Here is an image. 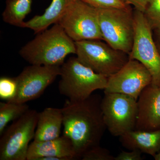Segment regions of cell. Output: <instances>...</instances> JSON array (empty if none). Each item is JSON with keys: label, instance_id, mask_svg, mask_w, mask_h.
<instances>
[{"label": "cell", "instance_id": "8fae6325", "mask_svg": "<svg viewBox=\"0 0 160 160\" xmlns=\"http://www.w3.org/2000/svg\"><path fill=\"white\" fill-rule=\"evenodd\" d=\"M151 82L148 69L137 60L129 59L116 73L108 78L104 93H122L138 100Z\"/></svg>", "mask_w": 160, "mask_h": 160}, {"label": "cell", "instance_id": "d4e9b609", "mask_svg": "<svg viewBox=\"0 0 160 160\" xmlns=\"http://www.w3.org/2000/svg\"><path fill=\"white\" fill-rule=\"evenodd\" d=\"M153 39L160 54V27L152 30Z\"/></svg>", "mask_w": 160, "mask_h": 160}, {"label": "cell", "instance_id": "e0dca14e", "mask_svg": "<svg viewBox=\"0 0 160 160\" xmlns=\"http://www.w3.org/2000/svg\"><path fill=\"white\" fill-rule=\"evenodd\" d=\"M32 0H6V7L2 13L5 23L24 28L26 16L31 11Z\"/></svg>", "mask_w": 160, "mask_h": 160}, {"label": "cell", "instance_id": "cb8c5ba5", "mask_svg": "<svg viewBox=\"0 0 160 160\" xmlns=\"http://www.w3.org/2000/svg\"><path fill=\"white\" fill-rule=\"evenodd\" d=\"M129 6H132L135 9L144 12L151 0H122Z\"/></svg>", "mask_w": 160, "mask_h": 160}, {"label": "cell", "instance_id": "7c38bea8", "mask_svg": "<svg viewBox=\"0 0 160 160\" xmlns=\"http://www.w3.org/2000/svg\"><path fill=\"white\" fill-rule=\"evenodd\" d=\"M136 130L151 131L160 129V87H146L138 99Z\"/></svg>", "mask_w": 160, "mask_h": 160}, {"label": "cell", "instance_id": "30bf717a", "mask_svg": "<svg viewBox=\"0 0 160 160\" xmlns=\"http://www.w3.org/2000/svg\"><path fill=\"white\" fill-rule=\"evenodd\" d=\"M61 66L31 65L24 68L16 77L17 93L11 102L26 103L39 98L60 76Z\"/></svg>", "mask_w": 160, "mask_h": 160}, {"label": "cell", "instance_id": "44dd1931", "mask_svg": "<svg viewBox=\"0 0 160 160\" xmlns=\"http://www.w3.org/2000/svg\"><path fill=\"white\" fill-rule=\"evenodd\" d=\"M114 158L108 149L100 146L86 151L81 158L83 160H114Z\"/></svg>", "mask_w": 160, "mask_h": 160}, {"label": "cell", "instance_id": "d6986e66", "mask_svg": "<svg viewBox=\"0 0 160 160\" xmlns=\"http://www.w3.org/2000/svg\"><path fill=\"white\" fill-rule=\"evenodd\" d=\"M18 85L15 78L2 77L0 78V98L7 102L13 101L16 96Z\"/></svg>", "mask_w": 160, "mask_h": 160}, {"label": "cell", "instance_id": "5b68a950", "mask_svg": "<svg viewBox=\"0 0 160 160\" xmlns=\"http://www.w3.org/2000/svg\"><path fill=\"white\" fill-rule=\"evenodd\" d=\"M75 44L79 61L107 78L116 73L129 60V54L114 49L102 40H82Z\"/></svg>", "mask_w": 160, "mask_h": 160}, {"label": "cell", "instance_id": "5bb4252c", "mask_svg": "<svg viewBox=\"0 0 160 160\" xmlns=\"http://www.w3.org/2000/svg\"><path fill=\"white\" fill-rule=\"evenodd\" d=\"M119 138L122 146L128 150H138L152 157L160 150V129L151 131L135 129Z\"/></svg>", "mask_w": 160, "mask_h": 160}, {"label": "cell", "instance_id": "277c9868", "mask_svg": "<svg viewBox=\"0 0 160 160\" xmlns=\"http://www.w3.org/2000/svg\"><path fill=\"white\" fill-rule=\"evenodd\" d=\"M96 9L103 40L114 49L129 54L134 35L133 11L131 7Z\"/></svg>", "mask_w": 160, "mask_h": 160}, {"label": "cell", "instance_id": "9c48e42d", "mask_svg": "<svg viewBox=\"0 0 160 160\" xmlns=\"http://www.w3.org/2000/svg\"><path fill=\"white\" fill-rule=\"evenodd\" d=\"M58 24L74 42L89 39L103 40L98 22L96 8L74 0Z\"/></svg>", "mask_w": 160, "mask_h": 160}, {"label": "cell", "instance_id": "6da1fadb", "mask_svg": "<svg viewBox=\"0 0 160 160\" xmlns=\"http://www.w3.org/2000/svg\"><path fill=\"white\" fill-rule=\"evenodd\" d=\"M102 98L93 94L81 101L67 99L62 108L63 135L69 138L79 159L96 146L107 129L102 107Z\"/></svg>", "mask_w": 160, "mask_h": 160}, {"label": "cell", "instance_id": "7402d4cb", "mask_svg": "<svg viewBox=\"0 0 160 160\" xmlns=\"http://www.w3.org/2000/svg\"><path fill=\"white\" fill-rule=\"evenodd\" d=\"M96 8H118L128 9L131 6L122 0H79Z\"/></svg>", "mask_w": 160, "mask_h": 160}, {"label": "cell", "instance_id": "52a82bcc", "mask_svg": "<svg viewBox=\"0 0 160 160\" xmlns=\"http://www.w3.org/2000/svg\"><path fill=\"white\" fill-rule=\"evenodd\" d=\"M101 107L107 129L115 137L136 129L138 115V100L119 93H104Z\"/></svg>", "mask_w": 160, "mask_h": 160}, {"label": "cell", "instance_id": "8992f818", "mask_svg": "<svg viewBox=\"0 0 160 160\" xmlns=\"http://www.w3.org/2000/svg\"><path fill=\"white\" fill-rule=\"evenodd\" d=\"M38 112L29 109L5 129L0 139V160H26L34 139Z\"/></svg>", "mask_w": 160, "mask_h": 160}, {"label": "cell", "instance_id": "9a60e30c", "mask_svg": "<svg viewBox=\"0 0 160 160\" xmlns=\"http://www.w3.org/2000/svg\"><path fill=\"white\" fill-rule=\"evenodd\" d=\"M62 109L48 107L39 112L35 141H48L59 137L63 126Z\"/></svg>", "mask_w": 160, "mask_h": 160}, {"label": "cell", "instance_id": "ffe728a7", "mask_svg": "<svg viewBox=\"0 0 160 160\" xmlns=\"http://www.w3.org/2000/svg\"><path fill=\"white\" fill-rule=\"evenodd\" d=\"M143 13L152 30L160 27V0H151Z\"/></svg>", "mask_w": 160, "mask_h": 160}, {"label": "cell", "instance_id": "3957f363", "mask_svg": "<svg viewBox=\"0 0 160 160\" xmlns=\"http://www.w3.org/2000/svg\"><path fill=\"white\" fill-rule=\"evenodd\" d=\"M58 90L71 101L86 99L98 89H104L108 78L83 65L72 57L61 66Z\"/></svg>", "mask_w": 160, "mask_h": 160}, {"label": "cell", "instance_id": "4fadbf2b", "mask_svg": "<svg viewBox=\"0 0 160 160\" xmlns=\"http://www.w3.org/2000/svg\"><path fill=\"white\" fill-rule=\"evenodd\" d=\"M51 157L66 158L68 160L79 159L71 141L62 135L48 141L33 140L29 145L26 160H40Z\"/></svg>", "mask_w": 160, "mask_h": 160}, {"label": "cell", "instance_id": "603a6c76", "mask_svg": "<svg viewBox=\"0 0 160 160\" xmlns=\"http://www.w3.org/2000/svg\"><path fill=\"white\" fill-rule=\"evenodd\" d=\"M142 154V152L138 150L122 151L115 157L114 160H142L143 158Z\"/></svg>", "mask_w": 160, "mask_h": 160}, {"label": "cell", "instance_id": "2e32d148", "mask_svg": "<svg viewBox=\"0 0 160 160\" xmlns=\"http://www.w3.org/2000/svg\"><path fill=\"white\" fill-rule=\"evenodd\" d=\"M74 0H52L51 4L41 15H36L25 22L24 28L38 33L48 29L50 25L56 24L69 5Z\"/></svg>", "mask_w": 160, "mask_h": 160}, {"label": "cell", "instance_id": "7a4b0ae2", "mask_svg": "<svg viewBox=\"0 0 160 160\" xmlns=\"http://www.w3.org/2000/svg\"><path fill=\"white\" fill-rule=\"evenodd\" d=\"M76 52L75 42L56 23L38 33L22 47L19 54L30 65L61 66L67 56Z\"/></svg>", "mask_w": 160, "mask_h": 160}, {"label": "cell", "instance_id": "484cf974", "mask_svg": "<svg viewBox=\"0 0 160 160\" xmlns=\"http://www.w3.org/2000/svg\"><path fill=\"white\" fill-rule=\"evenodd\" d=\"M153 157L155 160H160V150Z\"/></svg>", "mask_w": 160, "mask_h": 160}, {"label": "cell", "instance_id": "ac0fdd59", "mask_svg": "<svg viewBox=\"0 0 160 160\" xmlns=\"http://www.w3.org/2000/svg\"><path fill=\"white\" fill-rule=\"evenodd\" d=\"M29 110L26 103L14 102H0V135L2 134L9 122L15 121Z\"/></svg>", "mask_w": 160, "mask_h": 160}, {"label": "cell", "instance_id": "ba28073f", "mask_svg": "<svg viewBox=\"0 0 160 160\" xmlns=\"http://www.w3.org/2000/svg\"><path fill=\"white\" fill-rule=\"evenodd\" d=\"M134 35L129 59L137 60L148 69L152 77L150 85L160 87V54L153 39L152 29L144 13L134 9Z\"/></svg>", "mask_w": 160, "mask_h": 160}]
</instances>
